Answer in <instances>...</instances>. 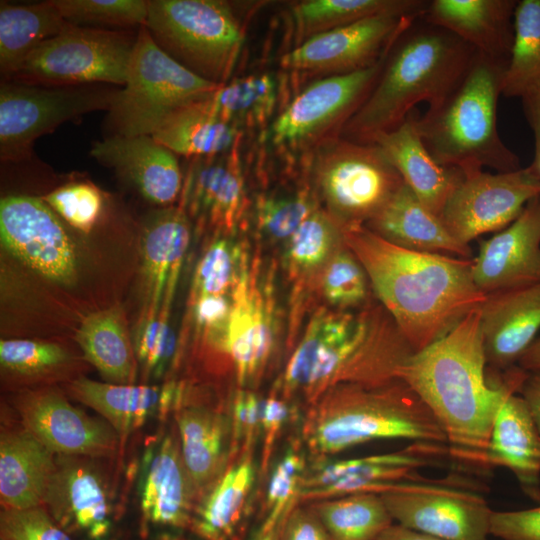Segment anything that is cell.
I'll return each mask as SVG.
<instances>
[{
    "label": "cell",
    "mask_w": 540,
    "mask_h": 540,
    "mask_svg": "<svg viewBox=\"0 0 540 540\" xmlns=\"http://www.w3.org/2000/svg\"><path fill=\"white\" fill-rule=\"evenodd\" d=\"M426 0H308L293 6L291 14L297 44L359 20L382 14L421 16Z\"/></svg>",
    "instance_id": "obj_35"
},
{
    "label": "cell",
    "mask_w": 540,
    "mask_h": 540,
    "mask_svg": "<svg viewBox=\"0 0 540 540\" xmlns=\"http://www.w3.org/2000/svg\"><path fill=\"white\" fill-rule=\"evenodd\" d=\"M255 264L244 255L231 291V311L224 335L239 382L252 379L267 361L273 344L272 305Z\"/></svg>",
    "instance_id": "obj_20"
},
{
    "label": "cell",
    "mask_w": 540,
    "mask_h": 540,
    "mask_svg": "<svg viewBox=\"0 0 540 540\" xmlns=\"http://www.w3.org/2000/svg\"><path fill=\"white\" fill-rule=\"evenodd\" d=\"M182 458L190 478L204 484L216 472L223 444V425L219 416L191 408L178 418Z\"/></svg>",
    "instance_id": "obj_41"
},
{
    "label": "cell",
    "mask_w": 540,
    "mask_h": 540,
    "mask_svg": "<svg viewBox=\"0 0 540 540\" xmlns=\"http://www.w3.org/2000/svg\"><path fill=\"white\" fill-rule=\"evenodd\" d=\"M254 468L244 458L230 468L201 506L194 530L206 540H241L246 501L254 481Z\"/></svg>",
    "instance_id": "obj_37"
},
{
    "label": "cell",
    "mask_w": 540,
    "mask_h": 540,
    "mask_svg": "<svg viewBox=\"0 0 540 540\" xmlns=\"http://www.w3.org/2000/svg\"><path fill=\"white\" fill-rule=\"evenodd\" d=\"M342 239V226L330 215L314 211L288 238L286 260L292 270L306 272L330 259Z\"/></svg>",
    "instance_id": "obj_43"
},
{
    "label": "cell",
    "mask_w": 540,
    "mask_h": 540,
    "mask_svg": "<svg viewBox=\"0 0 540 540\" xmlns=\"http://www.w3.org/2000/svg\"><path fill=\"white\" fill-rule=\"evenodd\" d=\"M262 400L254 394L242 392L238 395L234 407L235 431L238 435H251L261 427Z\"/></svg>",
    "instance_id": "obj_55"
},
{
    "label": "cell",
    "mask_w": 540,
    "mask_h": 540,
    "mask_svg": "<svg viewBox=\"0 0 540 540\" xmlns=\"http://www.w3.org/2000/svg\"><path fill=\"white\" fill-rule=\"evenodd\" d=\"M515 0H432L420 16L448 30L477 52L508 65L514 39Z\"/></svg>",
    "instance_id": "obj_23"
},
{
    "label": "cell",
    "mask_w": 540,
    "mask_h": 540,
    "mask_svg": "<svg viewBox=\"0 0 540 540\" xmlns=\"http://www.w3.org/2000/svg\"><path fill=\"white\" fill-rule=\"evenodd\" d=\"M189 239L188 219L181 208H164L149 218L142 241L143 307L138 328L158 315L168 284L177 281Z\"/></svg>",
    "instance_id": "obj_24"
},
{
    "label": "cell",
    "mask_w": 540,
    "mask_h": 540,
    "mask_svg": "<svg viewBox=\"0 0 540 540\" xmlns=\"http://www.w3.org/2000/svg\"><path fill=\"white\" fill-rule=\"evenodd\" d=\"M44 503L59 522L79 528L93 539L108 532L105 489L89 465L73 459L57 464Z\"/></svg>",
    "instance_id": "obj_29"
},
{
    "label": "cell",
    "mask_w": 540,
    "mask_h": 540,
    "mask_svg": "<svg viewBox=\"0 0 540 540\" xmlns=\"http://www.w3.org/2000/svg\"><path fill=\"white\" fill-rule=\"evenodd\" d=\"M526 375L516 365L487 376L479 308L414 352L396 373L441 426L455 470L470 475L489 471L485 455L496 414L507 395L519 393Z\"/></svg>",
    "instance_id": "obj_1"
},
{
    "label": "cell",
    "mask_w": 540,
    "mask_h": 540,
    "mask_svg": "<svg viewBox=\"0 0 540 540\" xmlns=\"http://www.w3.org/2000/svg\"><path fill=\"white\" fill-rule=\"evenodd\" d=\"M226 154V153H225ZM192 208L211 223L231 231L244 207V184L235 154L205 161L195 171L191 188Z\"/></svg>",
    "instance_id": "obj_36"
},
{
    "label": "cell",
    "mask_w": 540,
    "mask_h": 540,
    "mask_svg": "<svg viewBox=\"0 0 540 540\" xmlns=\"http://www.w3.org/2000/svg\"><path fill=\"white\" fill-rule=\"evenodd\" d=\"M289 511L279 519H265L252 540H282V530Z\"/></svg>",
    "instance_id": "obj_60"
},
{
    "label": "cell",
    "mask_w": 540,
    "mask_h": 540,
    "mask_svg": "<svg viewBox=\"0 0 540 540\" xmlns=\"http://www.w3.org/2000/svg\"><path fill=\"white\" fill-rule=\"evenodd\" d=\"M485 462L489 471L509 469L524 494L540 502V436L518 393L507 395L496 414Z\"/></svg>",
    "instance_id": "obj_25"
},
{
    "label": "cell",
    "mask_w": 540,
    "mask_h": 540,
    "mask_svg": "<svg viewBox=\"0 0 540 540\" xmlns=\"http://www.w3.org/2000/svg\"><path fill=\"white\" fill-rule=\"evenodd\" d=\"M90 154L156 205H169L180 193L182 175L176 154L151 135H109L95 142Z\"/></svg>",
    "instance_id": "obj_22"
},
{
    "label": "cell",
    "mask_w": 540,
    "mask_h": 540,
    "mask_svg": "<svg viewBox=\"0 0 540 540\" xmlns=\"http://www.w3.org/2000/svg\"><path fill=\"white\" fill-rule=\"evenodd\" d=\"M472 276L485 294L540 282V195L509 226L480 243Z\"/></svg>",
    "instance_id": "obj_19"
},
{
    "label": "cell",
    "mask_w": 540,
    "mask_h": 540,
    "mask_svg": "<svg viewBox=\"0 0 540 540\" xmlns=\"http://www.w3.org/2000/svg\"><path fill=\"white\" fill-rule=\"evenodd\" d=\"M41 199L66 225L83 233L91 232L99 224L107 205L101 189L84 180L63 184Z\"/></svg>",
    "instance_id": "obj_45"
},
{
    "label": "cell",
    "mask_w": 540,
    "mask_h": 540,
    "mask_svg": "<svg viewBox=\"0 0 540 540\" xmlns=\"http://www.w3.org/2000/svg\"><path fill=\"white\" fill-rule=\"evenodd\" d=\"M480 487L457 472L380 495L393 520L408 529L445 540H487L493 510Z\"/></svg>",
    "instance_id": "obj_12"
},
{
    "label": "cell",
    "mask_w": 540,
    "mask_h": 540,
    "mask_svg": "<svg viewBox=\"0 0 540 540\" xmlns=\"http://www.w3.org/2000/svg\"><path fill=\"white\" fill-rule=\"evenodd\" d=\"M540 195V181L529 166L495 174H464L449 196L440 219L454 238L469 245L515 221L527 203Z\"/></svg>",
    "instance_id": "obj_14"
},
{
    "label": "cell",
    "mask_w": 540,
    "mask_h": 540,
    "mask_svg": "<svg viewBox=\"0 0 540 540\" xmlns=\"http://www.w3.org/2000/svg\"><path fill=\"white\" fill-rule=\"evenodd\" d=\"M72 362V354L55 342L31 339L0 342L1 369L15 378L30 380L58 374Z\"/></svg>",
    "instance_id": "obj_42"
},
{
    "label": "cell",
    "mask_w": 540,
    "mask_h": 540,
    "mask_svg": "<svg viewBox=\"0 0 540 540\" xmlns=\"http://www.w3.org/2000/svg\"><path fill=\"white\" fill-rule=\"evenodd\" d=\"M231 311V298L226 295L194 297V315L197 324L208 331L222 330L224 335Z\"/></svg>",
    "instance_id": "obj_54"
},
{
    "label": "cell",
    "mask_w": 540,
    "mask_h": 540,
    "mask_svg": "<svg viewBox=\"0 0 540 540\" xmlns=\"http://www.w3.org/2000/svg\"><path fill=\"white\" fill-rule=\"evenodd\" d=\"M155 44L195 75L229 81L243 45L230 6L219 0H149L144 24Z\"/></svg>",
    "instance_id": "obj_7"
},
{
    "label": "cell",
    "mask_w": 540,
    "mask_h": 540,
    "mask_svg": "<svg viewBox=\"0 0 540 540\" xmlns=\"http://www.w3.org/2000/svg\"><path fill=\"white\" fill-rule=\"evenodd\" d=\"M15 406L25 429L53 453L108 455L116 447L110 425L88 416L52 389L20 393Z\"/></svg>",
    "instance_id": "obj_18"
},
{
    "label": "cell",
    "mask_w": 540,
    "mask_h": 540,
    "mask_svg": "<svg viewBox=\"0 0 540 540\" xmlns=\"http://www.w3.org/2000/svg\"><path fill=\"white\" fill-rule=\"evenodd\" d=\"M420 16L382 14L315 35L281 58L284 69L341 75L377 63Z\"/></svg>",
    "instance_id": "obj_17"
},
{
    "label": "cell",
    "mask_w": 540,
    "mask_h": 540,
    "mask_svg": "<svg viewBox=\"0 0 540 540\" xmlns=\"http://www.w3.org/2000/svg\"><path fill=\"white\" fill-rule=\"evenodd\" d=\"M385 439L447 444L431 411L401 379L335 386L308 431L309 445L319 454Z\"/></svg>",
    "instance_id": "obj_6"
},
{
    "label": "cell",
    "mask_w": 540,
    "mask_h": 540,
    "mask_svg": "<svg viewBox=\"0 0 540 540\" xmlns=\"http://www.w3.org/2000/svg\"><path fill=\"white\" fill-rule=\"evenodd\" d=\"M314 513L333 540H377L392 525L380 494L353 493L316 504Z\"/></svg>",
    "instance_id": "obj_39"
},
{
    "label": "cell",
    "mask_w": 540,
    "mask_h": 540,
    "mask_svg": "<svg viewBox=\"0 0 540 540\" xmlns=\"http://www.w3.org/2000/svg\"><path fill=\"white\" fill-rule=\"evenodd\" d=\"M118 91L107 84L46 87L2 81L1 160L27 159L37 138L84 114L108 111Z\"/></svg>",
    "instance_id": "obj_10"
},
{
    "label": "cell",
    "mask_w": 540,
    "mask_h": 540,
    "mask_svg": "<svg viewBox=\"0 0 540 540\" xmlns=\"http://www.w3.org/2000/svg\"><path fill=\"white\" fill-rule=\"evenodd\" d=\"M377 540H445L408 529L400 524L385 529Z\"/></svg>",
    "instance_id": "obj_59"
},
{
    "label": "cell",
    "mask_w": 540,
    "mask_h": 540,
    "mask_svg": "<svg viewBox=\"0 0 540 540\" xmlns=\"http://www.w3.org/2000/svg\"><path fill=\"white\" fill-rule=\"evenodd\" d=\"M288 409L276 398L262 400L261 429L265 435V456H268L277 433L285 423Z\"/></svg>",
    "instance_id": "obj_56"
},
{
    "label": "cell",
    "mask_w": 540,
    "mask_h": 540,
    "mask_svg": "<svg viewBox=\"0 0 540 540\" xmlns=\"http://www.w3.org/2000/svg\"><path fill=\"white\" fill-rule=\"evenodd\" d=\"M63 18L74 26L126 29L143 26L148 13L144 0H52Z\"/></svg>",
    "instance_id": "obj_44"
},
{
    "label": "cell",
    "mask_w": 540,
    "mask_h": 540,
    "mask_svg": "<svg viewBox=\"0 0 540 540\" xmlns=\"http://www.w3.org/2000/svg\"><path fill=\"white\" fill-rule=\"evenodd\" d=\"M304 195L268 198L258 204L257 218L262 231L275 239H288L314 212Z\"/></svg>",
    "instance_id": "obj_49"
},
{
    "label": "cell",
    "mask_w": 540,
    "mask_h": 540,
    "mask_svg": "<svg viewBox=\"0 0 540 540\" xmlns=\"http://www.w3.org/2000/svg\"><path fill=\"white\" fill-rule=\"evenodd\" d=\"M137 33L69 25L45 41L8 80L36 86L124 85Z\"/></svg>",
    "instance_id": "obj_9"
},
{
    "label": "cell",
    "mask_w": 540,
    "mask_h": 540,
    "mask_svg": "<svg viewBox=\"0 0 540 540\" xmlns=\"http://www.w3.org/2000/svg\"><path fill=\"white\" fill-rule=\"evenodd\" d=\"M1 540H72L40 506L1 514Z\"/></svg>",
    "instance_id": "obj_50"
},
{
    "label": "cell",
    "mask_w": 540,
    "mask_h": 540,
    "mask_svg": "<svg viewBox=\"0 0 540 540\" xmlns=\"http://www.w3.org/2000/svg\"><path fill=\"white\" fill-rule=\"evenodd\" d=\"M479 310L487 367L516 366L540 329V282L488 293Z\"/></svg>",
    "instance_id": "obj_21"
},
{
    "label": "cell",
    "mask_w": 540,
    "mask_h": 540,
    "mask_svg": "<svg viewBox=\"0 0 540 540\" xmlns=\"http://www.w3.org/2000/svg\"><path fill=\"white\" fill-rule=\"evenodd\" d=\"M69 390L121 435L140 427L161 401L160 391L154 386L102 383L84 377L73 380Z\"/></svg>",
    "instance_id": "obj_34"
},
{
    "label": "cell",
    "mask_w": 540,
    "mask_h": 540,
    "mask_svg": "<svg viewBox=\"0 0 540 540\" xmlns=\"http://www.w3.org/2000/svg\"><path fill=\"white\" fill-rule=\"evenodd\" d=\"M0 232L6 249L32 271L61 287L76 284L79 261L74 240L41 198H2Z\"/></svg>",
    "instance_id": "obj_13"
},
{
    "label": "cell",
    "mask_w": 540,
    "mask_h": 540,
    "mask_svg": "<svg viewBox=\"0 0 540 540\" xmlns=\"http://www.w3.org/2000/svg\"><path fill=\"white\" fill-rule=\"evenodd\" d=\"M69 25L52 0L25 5L2 1L0 71L3 80L11 78L37 47Z\"/></svg>",
    "instance_id": "obj_31"
},
{
    "label": "cell",
    "mask_w": 540,
    "mask_h": 540,
    "mask_svg": "<svg viewBox=\"0 0 540 540\" xmlns=\"http://www.w3.org/2000/svg\"><path fill=\"white\" fill-rule=\"evenodd\" d=\"M141 508L147 520L175 527L189 521L187 487L174 441L167 437L150 458L141 487Z\"/></svg>",
    "instance_id": "obj_33"
},
{
    "label": "cell",
    "mask_w": 540,
    "mask_h": 540,
    "mask_svg": "<svg viewBox=\"0 0 540 540\" xmlns=\"http://www.w3.org/2000/svg\"><path fill=\"white\" fill-rule=\"evenodd\" d=\"M317 174L332 217L341 226L364 225L404 184L377 144L345 139L327 144L318 156Z\"/></svg>",
    "instance_id": "obj_11"
},
{
    "label": "cell",
    "mask_w": 540,
    "mask_h": 540,
    "mask_svg": "<svg viewBox=\"0 0 540 540\" xmlns=\"http://www.w3.org/2000/svg\"><path fill=\"white\" fill-rule=\"evenodd\" d=\"M169 308L163 304L156 318L137 330L135 355L146 374L161 373L173 354L175 337L168 325Z\"/></svg>",
    "instance_id": "obj_48"
},
{
    "label": "cell",
    "mask_w": 540,
    "mask_h": 540,
    "mask_svg": "<svg viewBox=\"0 0 540 540\" xmlns=\"http://www.w3.org/2000/svg\"><path fill=\"white\" fill-rule=\"evenodd\" d=\"M502 95L540 97V0H521L514 12V39L502 79Z\"/></svg>",
    "instance_id": "obj_38"
},
{
    "label": "cell",
    "mask_w": 540,
    "mask_h": 540,
    "mask_svg": "<svg viewBox=\"0 0 540 540\" xmlns=\"http://www.w3.org/2000/svg\"><path fill=\"white\" fill-rule=\"evenodd\" d=\"M303 462L295 452H290L278 463L269 481L266 519H279L291 508L293 495L298 488Z\"/></svg>",
    "instance_id": "obj_51"
},
{
    "label": "cell",
    "mask_w": 540,
    "mask_h": 540,
    "mask_svg": "<svg viewBox=\"0 0 540 540\" xmlns=\"http://www.w3.org/2000/svg\"><path fill=\"white\" fill-rule=\"evenodd\" d=\"M76 341L85 358L109 383L132 384L136 355L122 308L113 306L86 316Z\"/></svg>",
    "instance_id": "obj_30"
},
{
    "label": "cell",
    "mask_w": 540,
    "mask_h": 540,
    "mask_svg": "<svg viewBox=\"0 0 540 540\" xmlns=\"http://www.w3.org/2000/svg\"><path fill=\"white\" fill-rule=\"evenodd\" d=\"M243 256L231 241H215L198 263L194 278V297L226 295L237 282Z\"/></svg>",
    "instance_id": "obj_47"
},
{
    "label": "cell",
    "mask_w": 540,
    "mask_h": 540,
    "mask_svg": "<svg viewBox=\"0 0 540 540\" xmlns=\"http://www.w3.org/2000/svg\"><path fill=\"white\" fill-rule=\"evenodd\" d=\"M219 86L163 52L143 25L125 84L108 110L110 135H152L175 110L206 99Z\"/></svg>",
    "instance_id": "obj_8"
},
{
    "label": "cell",
    "mask_w": 540,
    "mask_h": 540,
    "mask_svg": "<svg viewBox=\"0 0 540 540\" xmlns=\"http://www.w3.org/2000/svg\"><path fill=\"white\" fill-rule=\"evenodd\" d=\"M53 452L28 430L2 432L0 497L7 510H25L44 503L57 464Z\"/></svg>",
    "instance_id": "obj_28"
},
{
    "label": "cell",
    "mask_w": 540,
    "mask_h": 540,
    "mask_svg": "<svg viewBox=\"0 0 540 540\" xmlns=\"http://www.w3.org/2000/svg\"><path fill=\"white\" fill-rule=\"evenodd\" d=\"M342 240L414 352L451 331L486 294L472 276V259L395 245L365 225L342 226Z\"/></svg>",
    "instance_id": "obj_2"
},
{
    "label": "cell",
    "mask_w": 540,
    "mask_h": 540,
    "mask_svg": "<svg viewBox=\"0 0 540 540\" xmlns=\"http://www.w3.org/2000/svg\"><path fill=\"white\" fill-rule=\"evenodd\" d=\"M507 64L479 52L453 91L414 121L427 150L441 165L471 174L489 167L496 172L521 168L497 128V104Z\"/></svg>",
    "instance_id": "obj_5"
},
{
    "label": "cell",
    "mask_w": 540,
    "mask_h": 540,
    "mask_svg": "<svg viewBox=\"0 0 540 540\" xmlns=\"http://www.w3.org/2000/svg\"><path fill=\"white\" fill-rule=\"evenodd\" d=\"M282 540H333L313 510H290L282 530Z\"/></svg>",
    "instance_id": "obj_53"
},
{
    "label": "cell",
    "mask_w": 540,
    "mask_h": 540,
    "mask_svg": "<svg viewBox=\"0 0 540 540\" xmlns=\"http://www.w3.org/2000/svg\"><path fill=\"white\" fill-rule=\"evenodd\" d=\"M237 132L204 99L175 110L151 136L176 155L213 157L234 148Z\"/></svg>",
    "instance_id": "obj_32"
},
{
    "label": "cell",
    "mask_w": 540,
    "mask_h": 540,
    "mask_svg": "<svg viewBox=\"0 0 540 540\" xmlns=\"http://www.w3.org/2000/svg\"><path fill=\"white\" fill-rule=\"evenodd\" d=\"M367 223L371 231L400 247L473 259L470 245L454 238L405 183Z\"/></svg>",
    "instance_id": "obj_27"
},
{
    "label": "cell",
    "mask_w": 540,
    "mask_h": 540,
    "mask_svg": "<svg viewBox=\"0 0 540 540\" xmlns=\"http://www.w3.org/2000/svg\"><path fill=\"white\" fill-rule=\"evenodd\" d=\"M368 282L363 266L347 248L329 259L322 277V291L331 305L354 307L366 301Z\"/></svg>",
    "instance_id": "obj_46"
},
{
    "label": "cell",
    "mask_w": 540,
    "mask_h": 540,
    "mask_svg": "<svg viewBox=\"0 0 540 540\" xmlns=\"http://www.w3.org/2000/svg\"><path fill=\"white\" fill-rule=\"evenodd\" d=\"M490 534L502 540H540V506L517 511H493Z\"/></svg>",
    "instance_id": "obj_52"
},
{
    "label": "cell",
    "mask_w": 540,
    "mask_h": 540,
    "mask_svg": "<svg viewBox=\"0 0 540 540\" xmlns=\"http://www.w3.org/2000/svg\"><path fill=\"white\" fill-rule=\"evenodd\" d=\"M387 53L368 68L331 75L307 86L272 123V142L301 149L336 127L342 130L373 89Z\"/></svg>",
    "instance_id": "obj_15"
},
{
    "label": "cell",
    "mask_w": 540,
    "mask_h": 540,
    "mask_svg": "<svg viewBox=\"0 0 540 540\" xmlns=\"http://www.w3.org/2000/svg\"><path fill=\"white\" fill-rule=\"evenodd\" d=\"M414 353L380 305L358 313L321 312L310 322L284 374L288 389L318 393L329 386H378L397 379Z\"/></svg>",
    "instance_id": "obj_4"
},
{
    "label": "cell",
    "mask_w": 540,
    "mask_h": 540,
    "mask_svg": "<svg viewBox=\"0 0 540 540\" xmlns=\"http://www.w3.org/2000/svg\"><path fill=\"white\" fill-rule=\"evenodd\" d=\"M377 144L421 203L440 218L454 188L463 178L461 170L439 164L425 147L414 121V110L393 131L376 139Z\"/></svg>",
    "instance_id": "obj_26"
},
{
    "label": "cell",
    "mask_w": 540,
    "mask_h": 540,
    "mask_svg": "<svg viewBox=\"0 0 540 540\" xmlns=\"http://www.w3.org/2000/svg\"><path fill=\"white\" fill-rule=\"evenodd\" d=\"M277 85L269 74L250 75L220 85L206 98L212 112L234 128L264 123L272 115Z\"/></svg>",
    "instance_id": "obj_40"
},
{
    "label": "cell",
    "mask_w": 540,
    "mask_h": 540,
    "mask_svg": "<svg viewBox=\"0 0 540 540\" xmlns=\"http://www.w3.org/2000/svg\"><path fill=\"white\" fill-rule=\"evenodd\" d=\"M522 105L534 136V158L529 167L540 181V97L524 99Z\"/></svg>",
    "instance_id": "obj_58"
},
{
    "label": "cell",
    "mask_w": 540,
    "mask_h": 540,
    "mask_svg": "<svg viewBox=\"0 0 540 540\" xmlns=\"http://www.w3.org/2000/svg\"><path fill=\"white\" fill-rule=\"evenodd\" d=\"M476 50L416 18L393 42L366 100L343 126L345 140L372 144L399 127L419 102L439 105L458 85Z\"/></svg>",
    "instance_id": "obj_3"
},
{
    "label": "cell",
    "mask_w": 540,
    "mask_h": 540,
    "mask_svg": "<svg viewBox=\"0 0 540 540\" xmlns=\"http://www.w3.org/2000/svg\"><path fill=\"white\" fill-rule=\"evenodd\" d=\"M454 464L448 445L413 442L385 454L332 462L307 479L301 491L305 498H336L353 493L382 494L395 491L404 481H425L418 469Z\"/></svg>",
    "instance_id": "obj_16"
},
{
    "label": "cell",
    "mask_w": 540,
    "mask_h": 540,
    "mask_svg": "<svg viewBox=\"0 0 540 540\" xmlns=\"http://www.w3.org/2000/svg\"><path fill=\"white\" fill-rule=\"evenodd\" d=\"M517 365L528 372L540 370V338L527 349Z\"/></svg>",
    "instance_id": "obj_61"
},
{
    "label": "cell",
    "mask_w": 540,
    "mask_h": 540,
    "mask_svg": "<svg viewBox=\"0 0 540 540\" xmlns=\"http://www.w3.org/2000/svg\"><path fill=\"white\" fill-rule=\"evenodd\" d=\"M518 394L523 398L540 436V370L527 371Z\"/></svg>",
    "instance_id": "obj_57"
}]
</instances>
